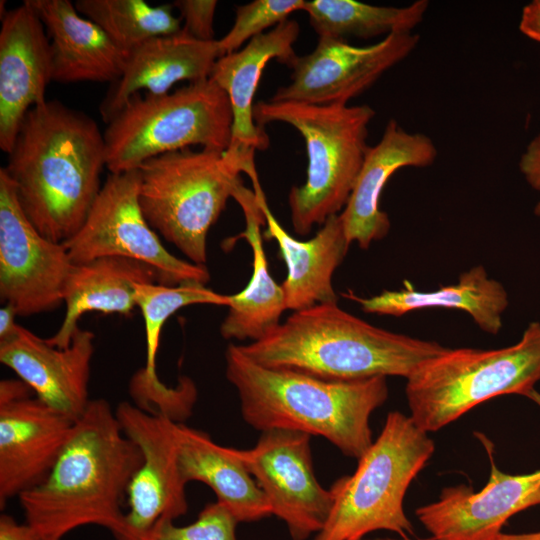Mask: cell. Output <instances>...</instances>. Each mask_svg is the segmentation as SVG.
Instances as JSON below:
<instances>
[{"mask_svg":"<svg viewBox=\"0 0 540 540\" xmlns=\"http://www.w3.org/2000/svg\"><path fill=\"white\" fill-rule=\"evenodd\" d=\"M5 172L37 231L64 243L84 224L100 190L105 141L87 114L56 100L24 116Z\"/></svg>","mask_w":540,"mask_h":540,"instance_id":"cell-1","label":"cell"},{"mask_svg":"<svg viewBox=\"0 0 540 540\" xmlns=\"http://www.w3.org/2000/svg\"><path fill=\"white\" fill-rule=\"evenodd\" d=\"M142 463L139 447L123 432L115 409L91 399L46 478L18 499L25 522L46 540L97 525L121 529L130 482Z\"/></svg>","mask_w":540,"mask_h":540,"instance_id":"cell-2","label":"cell"},{"mask_svg":"<svg viewBox=\"0 0 540 540\" xmlns=\"http://www.w3.org/2000/svg\"><path fill=\"white\" fill-rule=\"evenodd\" d=\"M226 377L236 388L242 417L261 432L285 429L322 436L359 459L372 445L370 416L388 398L386 376L330 381L262 366L229 344Z\"/></svg>","mask_w":540,"mask_h":540,"instance_id":"cell-3","label":"cell"},{"mask_svg":"<svg viewBox=\"0 0 540 540\" xmlns=\"http://www.w3.org/2000/svg\"><path fill=\"white\" fill-rule=\"evenodd\" d=\"M239 347L262 366L330 381L407 378L446 349L435 341L373 326L344 311L337 302L294 311L264 338Z\"/></svg>","mask_w":540,"mask_h":540,"instance_id":"cell-4","label":"cell"},{"mask_svg":"<svg viewBox=\"0 0 540 540\" xmlns=\"http://www.w3.org/2000/svg\"><path fill=\"white\" fill-rule=\"evenodd\" d=\"M375 116L369 105H314L259 101L253 118L259 127L284 122L302 135L308 157L306 181L293 186L288 202L299 235L323 225L344 209L368 149V126Z\"/></svg>","mask_w":540,"mask_h":540,"instance_id":"cell-5","label":"cell"},{"mask_svg":"<svg viewBox=\"0 0 540 540\" xmlns=\"http://www.w3.org/2000/svg\"><path fill=\"white\" fill-rule=\"evenodd\" d=\"M434 450L433 440L411 416L388 413L381 433L358 459L354 473L330 487L333 506L313 540H363L378 530L414 535L404 497Z\"/></svg>","mask_w":540,"mask_h":540,"instance_id":"cell-6","label":"cell"},{"mask_svg":"<svg viewBox=\"0 0 540 540\" xmlns=\"http://www.w3.org/2000/svg\"><path fill=\"white\" fill-rule=\"evenodd\" d=\"M410 416L435 432L478 404L504 394L526 396L540 381V321L499 349L446 348L406 378Z\"/></svg>","mask_w":540,"mask_h":540,"instance_id":"cell-7","label":"cell"},{"mask_svg":"<svg viewBox=\"0 0 540 540\" xmlns=\"http://www.w3.org/2000/svg\"><path fill=\"white\" fill-rule=\"evenodd\" d=\"M232 124L229 97L210 78L162 95L137 93L107 123L105 166L112 174L136 170L193 145L225 152Z\"/></svg>","mask_w":540,"mask_h":540,"instance_id":"cell-8","label":"cell"},{"mask_svg":"<svg viewBox=\"0 0 540 540\" xmlns=\"http://www.w3.org/2000/svg\"><path fill=\"white\" fill-rule=\"evenodd\" d=\"M139 205L151 228L192 263L207 261V235L225 209L240 171L224 152L190 148L150 158L138 167Z\"/></svg>","mask_w":540,"mask_h":540,"instance_id":"cell-9","label":"cell"},{"mask_svg":"<svg viewBox=\"0 0 540 540\" xmlns=\"http://www.w3.org/2000/svg\"><path fill=\"white\" fill-rule=\"evenodd\" d=\"M138 170L110 173L79 231L64 244L73 264L100 257H123L148 264L161 284H206L205 265L179 259L162 244L139 205Z\"/></svg>","mask_w":540,"mask_h":540,"instance_id":"cell-10","label":"cell"},{"mask_svg":"<svg viewBox=\"0 0 540 540\" xmlns=\"http://www.w3.org/2000/svg\"><path fill=\"white\" fill-rule=\"evenodd\" d=\"M73 267L64 243L42 236L22 210L15 185L0 169V297L18 316L56 309Z\"/></svg>","mask_w":540,"mask_h":540,"instance_id":"cell-11","label":"cell"},{"mask_svg":"<svg viewBox=\"0 0 540 540\" xmlns=\"http://www.w3.org/2000/svg\"><path fill=\"white\" fill-rule=\"evenodd\" d=\"M115 413L124 434L142 453L127 491L128 510L114 540H144L158 521L188 511L177 457L176 425L170 418L123 401Z\"/></svg>","mask_w":540,"mask_h":540,"instance_id":"cell-12","label":"cell"},{"mask_svg":"<svg viewBox=\"0 0 540 540\" xmlns=\"http://www.w3.org/2000/svg\"><path fill=\"white\" fill-rule=\"evenodd\" d=\"M310 438L304 432L272 429L262 432L253 448L235 449L292 540L320 532L333 506L330 490L315 477Z\"/></svg>","mask_w":540,"mask_h":540,"instance_id":"cell-13","label":"cell"},{"mask_svg":"<svg viewBox=\"0 0 540 540\" xmlns=\"http://www.w3.org/2000/svg\"><path fill=\"white\" fill-rule=\"evenodd\" d=\"M419 40L412 32L393 33L375 44L359 47L343 39L320 37L311 53L296 58L291 82L280 87L270 100L347 105L348 100L405 59Z\"/></svg>","mask_w":540,"mask_h":540,"instance_id":"cell-14","label":"cell"},{"mask_svg":"<svg viewBox=\"0 0 540 540\" xmlns=\"http://www.w3.org/2000/svg\"><path fill=\"white\" fill-rule=\"evenodd\" d=\"M22 380L0 382V508L41 483L75 421L51 409Z\"/></svg>","mask_w":540,"mask_h":540,"instance_id":"cell-15","label":"cell"},{"mask_svg":"<svg viewBox=\"0 0 540 540\" xmlns=\"http://www.w3.org/2000/svg\"><path fill=\"white\" fill-rule=\"evenodd\" d=\"M533 506H540V469L510 475L491 460L489 480L479 492L464 484L446 487L415 514L431 540H497L509 518Z\"/></svg>","mask_w":540,"mask_h":540,"instance_id":"cell-16","label":"cell"},{"mask_svg":"<svg viewBox=\"0 0 540 540\" xmlns=\"http://www.w3.org/2000/svg\"><path fill=\"white\" fill-rule=\"evenodd\" d=\"M94 339L92 331L78 327L70 344L59 348L20 326L15 337L0 343V362L40 401L77 421L91 400L88 384Z\"/></svg>","mask_w":540,"mask_h":540,"instance_id":"cell-17","label":"cell"},{"mask_svg":"<svg viewBox=\"0 0 540 540\" xmlns=\"http://www.w3.org/2000/svg\"><path fill=\"white\" fill-rule=\"evenodd\" d=\"M1 19L0 148L8 153L25 114L46 101L52 71L47 32L27 1Z\"/></svg>","mask_w":540,"mask_h":540,"instance_id":"cell-18","label":"cell"},{"mask_svg":"<svg viewBox=\"0 0 540 540\" xmlns=\"http://www.w3.org/2000/svg\"><path fill=\"white\" fill-rule=\"evenodd\" d=\"M299 32V24L287 19L252 38L243 49L218 58L213 66L210 79L228 95L233 115L231 141L224 156L240 173L244 164L254 160L256 150L269 146L268 135L253 118L262 72L272 59L291 68L298 57L293 44Z\"/></svg>","mask_w":540,"mask_h":540,"instance_id":"cell-19","label":"cell"},{"mask_svg":"<svg viewBox=\"0 0 540 540\" xmlns=\"http://www.w3.org/2000/svg\"><path fill=\"white\" fill-rule=\"evenodd\" d=\"M437 155L429 136L408 132L394 119L388 121L379 142L368 147L353 190L339 213L350 244L357 242L367 249L388 234L390 219L379 207L387 181L400 168L432 165Z\"/></svg>","mask_w":540,"mask_h":540,"instance_id":"cell-20","label":"cell"},{"mask_svg":"<svg viewBox=\"0 0 540 540\" xmlns=\"http://www.w3.org/2000/svg\"><path fill=\"white\" fill-rule=\"evenodd\" d=\"M247 175L265 217L267 227L263 236L277 242L280 256L286 264L287 275L281 284L286 309L299 311L316 304L337 302L332 277L350 246L340 215L330 216L313 238L298 240L273 215L256 168H250Z\"/></svg>","mask_w":540,"mask_h":540,"instance_id":"cell-21","label":"cell"},{"mask_svg":"<svg viewBox=\"0 0 540 540\" xmlns=\"http://www.w3.org/2000/svg\"><path fill=\"white\" fill-rule=\"evenodd\" d=\"M222 57L218 40L203 42L178 33L152 38L128 53L121 77L111 84L99 112L107 124L135 94L169 93L181 81L199 82L210 78Z\"/></svg>","mask_w":540,"mask_h":540,"instance_id":"cell-22","label":"cell"},{"mask_svg":"<svg viewBox=\"0 0 540 540\" xmlns=\"http://www.w3.org/2000/svg\"><path fill=\"white\" fill-rule=\"evenodd\" d=\"M41 19L50 42L52 81L118 80L127 54L69 0H26Z\"/></svg>","mask_w":540,"mask_h":540,"instance_id":"cell-23","label":"cell"},{"mask_svg":"<svg viewBox=\"0 0 540 540\" xmlns=\"http://www.w3.org/2000/svg\"><path fill=\"white\" fill-rule=\"evenodd\" d=\"M149 283L161 284L159 273L137 260L108 256L73 264L63 293L64 319L48 342L59 348L68 346L78 320L87 312L130 315L137 307V286Z\"/></svg>","mask_w":540,"mask_h":540,"instance_id":"cell-24","label":"cell"},{"mask_svg":"<svg viewBox=\"0 0 540 540\" xmlns=\"http://www.w3.org/2000/svg\"><path fill=\"white\" fill-rule=\"evenodd\" d=\"M180 475L187 484L202 482L240 522H255L272 515L270 504L235 448L224 447L204 431L184 423L176 425Z\"/></svg>","mask_w":540,"mask_h":540,"instance_id":"cell-25","label":"cell"},{"mask_svg":"<svg viewBox=\"0 0 540 540\" xmlns=\"http://www.w3.org/2000/svg\"><path fill=\"white\" fill-rule=\"evenodd\" d=\"M343 295L357 302L366 313L395 317L429 308L465 311L484 332L492 335L501 330L502 315L509 302L503 284L489 277L481 265L463 272L457 283L433 291H418L405 280L404 288L398 291L384 290L369 298L351 291Z\"/></svg>","mask_w":540,"mask_h":540,"instance_id":"cell-26","label":"cell"},{"mask_svg":"<svg viewBox=\"0 0 540 540\" xmlns=\"http://www.w3.org/2000/svg\"><path fill=\"white\" fill-rule=\"evenodd\" d=\"M232 197L239 203L245 217V230L237 237L244 238L252 250V275L247 286L230 295L228 313L220 326L224 339L258 341L270 334L279 324L285 298L281 284L270 274L263 247L261 225L265 217L253 190L237 184Z\"/></svg>","mask_w":540,"mask_h":540,"instance_id":"cell-27","label":"cell"},{"mask_svg":"<svg viewBox=\"0 0 540 540\" xmlns=\"http://www.w3.org/2000/svg\"><path fill=\"white\" fill-rule=\"evenodd\" d=\"M427 0L404 7L377 6L353 0L305 1L309 23L320 37L345 40L346 36L369 39L412 32L424 18Z\"/></svg>","mask_w":540,"mask_h":540,"instance_id":"cell-28","label":"cell"},{"mask_svg":"<svg viewBox=\"0 0 540 540\" xmlns=\"http://www.w3.org/2000/svg\"><path fill=\"white\" fill-rule=\"evenodd\" d=\"M77 11L98 25L127 55L144 42L181 31L173 5L151 6L143 0H77Z\"/></svg>","mask_w":540,"mask_h":540,"instance_id":"cell-29","label":"cell"},{"mask_svg":"<svg viewBox=\"0 0 540 540\" xmlns=\"http://www.w3.org/2000/svg\"><path fill=\"white\" fill-rule=\"evenodd\" d=\"M136 304L144 319L146 337V363L141 369L147 378L157 381L160 380L157 374L160 334L168 318L179 309L193 304L228 307L230 295L217 293L201 283L176 286L149 283L137 286Z\"/></svg>","mask_w":540,"mask_h":540,"instance_id":"cell-30","label":"cell"},{"mask_svg":"<svg viewBox=\"0 0 540 540\" xmlns=\"http://www.w3.org/2000/svg\"><path fill=\"white\" fill-rule=\"evenodd\" d=\"M129 393L137 407L177 423L191 416L198 394L195 383L187 376L179 377L177 386L172 388L161 380L147 378L141 368L131 377Z\"/></svg>","mask_w":540,"mask_h":540,"instance_id":"cell-31","label":"cell"},{"mask_svg":"<svg viewBox=\"0 0 540 540\" xmlns=\"http://www.w3.org/2000/svg\"><path fill=\"white\" fill-rule=\"evenodd\" d=\"M304 0H254L236 7V17L230 31L220 40L222 56L233 53L245 41L265 33L270 27L288 19V16L304 9Z\"/></svg>","mask_w":540,"mask_h":540,"instance_id":"cell-32","label":"cell"},{"mask_svg":"<svg viewBox=\"0 0 540 540\" xmlns=\"http://www.w3.org/2000/svg\"><path fill=\"white\" fill-rule=\"evenodd\" d=\"M238 523L227 506L210 502L188 525L178 526L171 519L158 521L144 540H238Z\"/></svg>","mask_w":540,"mask_h":540,"instance_id":"cell-33","label":"cell"},{"mask_svg":"<svg viewBox=\"0 0 540 540\" xmlns=\"http://www.w3.org/2000/svg\"><path fill=\"white\" fill-rule=\"evenodd\" d=\"M173 7L181 14L184 25L182 30L192 38L209 42L214 41V15L217 7L215 0H178Z\"/></svg>","mask_w":540,"mask_h":540,"instance_id":"cell-34","label":"cell"},{"mask_svg":"<svg viewBox=\"0 0 540 540\" xmlns=\"http://www.w3.org/2000/svg\"><path fill=\"white\" fill-rule=\"evenodd\" d=\"M518 165L526 182L540 191V133L528 143Z\"/></svg>","mask_w":540,"mask_h":540,"instance_id":"cell-35","label":"cell"},{"mask_svg":"<svg viewBox=\"0 0 540 540\" xmlns=\"http://www.w3.org/2000/svg\"><path fill=\"white\" fill-rule=\"evenodd\" d=\"M0 540H46L39 532L26 522L18 523L14 517L2 513L0 515Z\"/></svg>","mask_w":540,"mask_h":540,"instance_id":"cell-36","label":"cell"},{"mask_svg":"<svg viewBox=\"0 0 540 540\" xmlns=\"http://www.w3.org/2000/svg\"><path fill=\"white\" fill-rule=\"evenodd\" d=\"M519 30L526 37L540 43V0H534L524 6Z\"/></svg>","mask_w":540,"mask_h":540,"instance_id":"cell-37","label":"cell"},{"mask_svg":"<svg viewBox=\"0 0 540 540\" xmlns=\"http://www.w3.org/2000/svg\"><path fill=\"white\" fill-rule=\"evenodd\" d=\"M18 316L16 309L5 304L0 309V343L8 341L16 336L20 325L16 323L15 318Z\"/></svg>","mask_w":540,"mask_h":540,"instance_id":"cell-38","label":"cell"},{"mask_svg":"<svg viewBox=\"0 0 540 540\" xmlns=\"http://www.w3.org/2000/svg\"><path fill=\"white\" fill-rule=\"evenodd\" d=\"M497 540H540V531L520 534L501 533Z\"/></svg>","mask_w":540,"mask_h":540,"instance_id":"cell-39","label":"cell"},{"mask_svg":"<svg viewBox=\"0 0 540 540\" xmlns=\"http://www.w3.org/2000/svg\"><path fill=\"white\" fill-rule=\"evenodd\" d=\"M525 397H528L540 407V393L535 388L528 392Z\"/></svg>","mask_w":540,"mask_h":540,"instance_id":"cell-40","label":"cell"},{"mask_svg":"<svg viewBox=\"0 0 540 540\" xmlns=\"http://www.w3.org/2000/svg\"><path fill=\"white\" fill-rule=\"evenodd\" d=\"M534 213L540 217V201L536 204Z\"/></svg>","mask_w":540,"mask_h":540,"instance_id":"cell-41","label":"cell"},{"mask_svg":"<svg viewBox=\"0 0 540 540\" xmlns=\"http://www.w3.org/2000/svg\"><path fill=\"white\" fill-rule=\"evenodd\" d=\"M402 540H412L409 537H402Z\"/></svg>","mask_w":540,"mask_h":540,"instance_id":"cell-42","label":"cell"}]
</instances>
